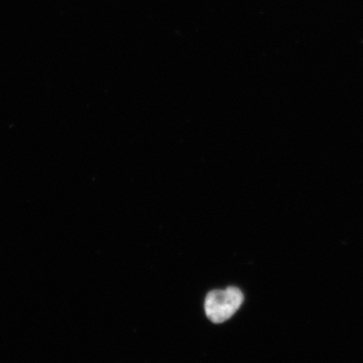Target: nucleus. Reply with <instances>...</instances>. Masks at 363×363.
I'll return each mask as SVG.
<instances>
[{"mask_svg":"<svg viewBox=\"0 0 363 363\" xmlns=\"http://www.w3.org/2000/svg\"><path fill=\"white\" fill-rule=\"evenodd\" d=\"M243 303V294L235 286L215 290L205 298V313L213 323H223L238 312Z\"/></svg>","mask_w":363,"mask_h":363,"instance_id":"nucleus-1","label":"nucleus"}]
</instances>
